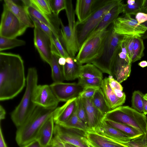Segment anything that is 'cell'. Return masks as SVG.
Segmentation results:
<instances>
[{
	"mask_svg": "<svg viewBox=\"0 0 147 147\" xmlns=\"http://www.w3.org/2000/svg\"><path fill=\"white\" fill-rule=\"evenodd\" d=\"M30 0V5L33 6L42 13L48 16H55L52 12L50 0Z\"/></svg>",
	"mask_w": 147,
	"mask_h": 147,
	"instance_id": "1f68e13d",
	"label": "cell"
},
{
	"mask_svg": "<svg viewBox=\"0 0 147 147\" xmlns=\"http://www.w3.org/2000/svg\"><path fill=\"white\" fill-rule=\"evenodd\" d=\"M144 98L147 101V93L144 94Z\"/></svg>",
	"mask_w": 147,
	"mask_h": 147,
	"instance_id": "91938a15",
	"label": "cell"
},
{
	"mask_svg": "<svg viewBox=\"0 0 147 147\" xmlns=\"http://www.w3.org/2000/svg\"><path fill=\"white\" fill-rule=\"evenodd\" d=\"M77 104V97L69 100L62 106L57 107L53 115L55 124L59 125L67 121L75 111Z\"/></svg>",
	"mask_w": 147,
	"mask_h": 147,
	"instance_id": "e0dca14e",
	"label": "cell"
},
{
	"mask_svg": "<svg viewBox=\"0 0 147 147\" xmlns=\"http://www.w3.org/2000/svg\"><path fill=\"white\" fill-rule=\"evenodd\" d=\"M20 147H43L36 140H34L31 142Z\"/></svg>",
	"mask_w": 147,
	"mask_h": 147,
	"instance_id": "7dc6e473",
	"label": "cell"
},
{
	"mask_svg": "<svg viewBox=\"0 0 147 147\" xmlns=\"http://www.w3.org/2000/svg\"><path fill=\"white\" fill-rule=\"evenodd\" d=\"M51 147H61L59 145L53 143H51L50 146Z\"/></svg>",
	"mask_w": 147,
	"mask_h": 147,
	"instance_id": "680465c9",
	"label": "cell"
},
{
	"mask_svg": "<svg viewBox=\"0 0 147 147\" xmlns=\"http://www.w3.org/2000/svg\"><path fill=\"white\" fill-rule=\"evenodd\" d=\"M100 88L88 87L84 88L82 91L78 96L82 98L92 99L94 96L96 90Z\"/></svg>",
	"mask_w": 147,
	"mask_h": 147,
	"instance_id": "7bdbcfd3",
	"label": "cell"
},
{
	"mask_svg": "<svg viewBox=\"0 0 147 147\" xmlns=\"http://www.w3.org/2000/svg\"><path fill=\"white\" fill-rule=\"evenodd\" d=\"M29 15L34 24L38 27L51 38L53 34L50 29L47 26L35 18L30 15Z\"/></svg>",
	"mask_w": 147,
	"mask_h": 147,
	"instance_id": "b9f144b4",
	"label": "cell"
},
{
	"mask_svg": "<svg viewBox=\"0 0 147 147\" xmlns=\"http://www.w3.org/2000/svg\"><path fill=\"white\" fill-rule=\"evenodd\" d=\"M103 118L128 125L142 134L146 132V115L129 106H121L111 109L104 115Z\"/></svg>",
	"mask_w": 147,
	"mask_h": 147,
	"instance_id": "5b68a950",
	"label": "cell"
},
{
	"mask_svg": "<svg viewBox=\"0 0 147 147\" xmlns=\"http://www.w3.org/2000/svg\"><path fill=\"white\" fill-rule=\"evenodd\" d=\"M38 79L36 68H28L25 92L20 102L11 115V119L17 128L24 122L37 106L33 101V96L34 90L37 85Z\"/></svg>",
	"mask_w": 147,
	"mask_h": 147,
	"instance_id": "3957f363",
	"label": "cell"
},
{
	"mask_svg": "<svg viewBox=\"0 0 147 147\" xmlns=\"http://www.w3.org/2000/svg\"><path fill=\"white\" fill-rule=\"evenodd\" d=\"M59 56L52 52L51 62V76L54 82H63L64 80L62 68L58 63Z\"/></svg>",
	"mask_w": 147,
	"mask_h": 147,
	"instance_id": "f546056e",
	"label": "cell"
},
{
	"mask_svg": "<svg viewBox=\"0 0 147 147\" xmlns=\"http://www.w3.org/2000/svg\"></svg>",
	"mask_w": 147,
	"mask_h": 147,
	"instance_id": "6125c7cd",
	"label": "cell"
},
{
	"mask_svg": "<svg viewBox=\"0 0 147 147\" xmlns=\"http://www.w3.org/2000/svg\"><path fill=\"white\" fill-rule=\"evenodd\" d=\"M145 49L143 40L141 37L136 36L135 38L131 62L140 60L144 56Z\"/></svg>",
	"mask_w": 147,
	"mask_h": 147,
	"instance_id": "d6a6232c",
	"label": "cell"
},
{
	"mask_svg": "<svg viewBox=\"0 0 147 147\" xmlns=\"http://www.w3.org/2000/svg\"><path fill=\"white\" fill-rule=\"evenodd\" d=\"M52 12L54 15L58 16L60 12L65 9L66 8V0H50Z\"/></svg>",
	"mask_w": 147,
	"mask_h": 147,
	"instance_id": "ab89813d",
	"label": "cell"
},
{
	"mask_svg": "<svg viewBox=\"0 0 147 147\" xmlns=\"http://www.w3.org/2000/svg\"><path fill=\"white\" fill-rule=\"evenodd\" d=\"M141 12L147 14V0H143Z\"/></svg>",
	"mask_w": 147,
	"mask_h": 147,
	"instance_id": "f907efd6",
	"label": "cell"
},
{
	"mask_svg": "<svg viewBox=\"0 0 147 147\" xmlns=\"http://www.w3.org/2000/svg\"><path fill=\"white\" fill-rule=\"evenodd\" d=\"M114 32L122 36L132 35L141 37L147 30L143 24H139L129 15L118 17L112 24Z\"/></svg>",
	"mask_w": 147,
	"mask_h": 147,
	"instance_id": "30bf717a",
	"label": "cell"
},
{
	"mask_svg": "<svg viewBox=\"0 0 147 147\" xmlns=\"http://www.w3.org/2000/svg\"><path fill=\"white\" fill-rule=\"evenodd\" d=\"M96 0H77L75 13L77 18V26L86 20L91 14Z\"/></svg>",
	"mask_w": 147,
	"mask_h": 147,
	"instance_id": "ffe728a7",
	"label": "cell"
},
{
	"mask_svg": "<svg viewBox=\"0 0 147 147\" xmlns=\"http://www.w3.org/2000/svg\"><path fill=\"white\" fill-rule=\"evenodd\" d=\"M4 3L14 14L28 28L34 25L24 6L18 5L11 0H4Z\"/></svg>",
	"mask_w": 147,
	"mask_h": 147,
	"instance_id": "603a6c76",
	"label": "cell"
},
{
	"mask_svg": "<svg viewBox=\"0 0 147 147\" xmlns=\"http://www.w3.org/2000/svg\"><path fill=\"white\" fill-rule=\"evenodd\" d=\"M26 82L23 60L18 54L0 53V100L12 99Z\"/></svg>",
	"mask_w": 147,
	"mask_h": 147,
	"instance_id": "6da1fadb",
	"label": "cell"
},
{
	"mask_svg": "<svg viewBox=\"0 0 147 147\" xmlns=\"http://www.w3.org/2000/svg\"><path fill=\"white\" fill-rule=\"evenodd\" d=\"M108 78L109 84L113 90H123V87L120 83L115 80L112 76H109Z\"/></svg>",
	"mask_w": 147,
	"mask_h": 147,
	"instance_id": "ee69618b",
	"label": "cell"
},
{
	"mask_svg": "<svg viewBox=\"0 0 147 147\" xmlns=\"http://www.w3.org/2000/svg\"><path fill=\"white\" fill-rule=\"evenodd\" d=\"M101 88L111 109L122 106L125 102L126 97L119 98L116 96L109 84L108 78L106 77L103 79Z\"/></svg>",
	"mask_w": 147,
	"mask_h": 147,
	"instance_id": "cb8c5ba5",
	"label": "cell"
},
{
	"mask_svg": "<svg viewBox=\"0 0 147 147\" xmlns=\"http://www.w3.org/2000/svg\"><path fill=\"white\" fill-rule=\"evenodd\" d=\"M79 78H102L103 75L102 72L97 67L92 63H89L81 66Z\"/></svg>",
	"mask_w": 147,
	"mask_h": 147,
	"instance_id": "f1b7e54d",
	"label": "cell"
},
{
	"mask_svg": "<svg viewBox=\"0 0 147 147\" xmlns=\"http://www.w3.org/2000/svg\"><path fill=\"white\" fill-rule=\"evenodd\" d=\"M123 5L121 2L112 8L105 14L98 25L86 39L93 36L106 29L109 25L113 24L118 18L119 14L123 12Z\"/></svg>",
	"mask_w": 147,
	"mask_h": 147,
	"instance_id": "ac0fdd59",
	"label": "cell"
},
{
	"mask_svg": "<svg viewBox=\"0 0 147 147\" xmlns=\"http://www.w3.org/2000/svg\"><path fill=\"white\" fill-rule=\"evenodd\" d=\"M136 0H128L127 1V4L129 5H132L135 3Z\"/></svg>",
	"mask_w": 147,
	"mask_h": 147,
	"instance_id": "6f0895ef",
	"label": "cell"
},
{
	"mask_svg": "<svg viewBox=\"0 0 147 147\" xmlns=\"http://www.w3.org/2000/svg\"><path fill=\"white\" fill-rule=\"evenodd\" d=\"M144 94L139 90L134 91L131 97V107L138 111L143 113Z\"/></svg>",
	"mask_w": 147,
	"mask_h": 147,
	"instance_id": "e575fe53",
	"label": "cell"
},
{
	"mask_svg": "<svg viewBox=\"0 0 147 147\" xmlns=\"http://www.w3.org/2000/svg\"><path fill=\"white\" fill-rule=\"evenodd\" d=\"M0 24V36L16 38L23 34L28 28L21 22L4 3Z\"/></svg>",
	"mask_w": 147,
	"mask_h": 147,
	"instance_id": "9c48e42d",
	"label": "cell"
},
{
	"mask_svg": "<svg viewBox=\"0 0 147 147\" xmlns=\"http://www.w3.org/2000/svg\"><path fill=\"white\" fill-rule=\"evenodd\" d=\"M143 0H136L134 4L129 5L123 4V13L124 15H136L141 12V8Z\"/></svg>",
	"mask_w": 147,
	"mask_h": 147,
	"instance_id": "8d00e7d4",
	"label": "cell"
},
{
	"mask_svg": "<svg viewBox=\"0 0 147 147\" xmlns=\"http://www.w3.org/2000/svg\"><path fill=\"white\" fill-rule=\"evenodd\" d=\"M102 119L108 125L119 130L131 139L143 134L138 130L127 125L105 119L103 117Z\"/></svg>",
	"mask_w": 147,
	"mask_h": 147,
	"instance_id": "484cf974",
	"label": "cell"
},
{
	"mask_svg": "<svg viewBox=\"0 0 147 147\" xmlns=\"http://www.w3.org/2000/svg\"><path fill=\"white\" fill-rule=\"evenodd\" d=\"M78 84L84 88L88 87H93L101 88L103 79L100 78H78Z\"/></svg>",
	"mask_w": 147,
	"mask_h": 147,
	"instance_id": "d590c367",
	"label": "cell"
},
{
	"mask_svg": "<svg viewBox=\"0 0 147 147\" xmlns=\"http://www.w3.org/2000/svg\"><path fill=\"white\" fill-rule=\"evenodd\" d=\"M84 135L89 141L97 147H129L120 142L111 140L88 128Z\"/></svg>",
	"mask_w": 147,
	"mask_h": 147,
	"instance_id": "d6986e66",
	"label": "cell"
},
{
	"mask_svg": "<svg viewBox=\"0 0 147 147\" xmlns=\"http://www.w3.org/2000/svg\"><path fill=\"white\" fill-rule=\"evenodd\" d=\"M122 36L114 32L112 25L110 26L109 32L101 54L91 62L102 72L107 74L111 76H112L113 66Z\"/></svg>",
	"mask_w": 147,
	"mask_h": 147,
	"instance_id": "8992f818",
	"label": "cell"
},
{
	"mask_svg": "<svg viewBox=\"0 0 147 147\" xmlns=\"http://www.w3.org/2000/svg\"><path fill=\"white\" fill-rule=\"evenodd\" d=\"M51 39L52 52L59 57H62L66 58L69 57L59 38L55 37L53 34Z\"/></svg>",
	"mask_w": 147,
	"mask_h": 147,
	"instance_id": "836d02e7",
	"label": "cell"
},
{
	"mask_svg": "<svg viewBox=\"0 0 147 147\" xmlns=\"http://www.w3.org/2000/svg\"><path fill=\"white\" fill-rule=\"evenodd\" d=\"M55 109L36 106L24 122L17 128L15 139L18 145L21 146L35 140L40 128L46 121L53 115Z\"/></svg>",
	"mask_w": 147,
	"mask_h": 147,
	"instance_id": "7a4b0ae2",
	"label": "cell"
},
{
	"mask_svg": "<svg viewBox=\"0 0 147 147\" xmlns=\"http://www.w3.org/2000/svg\"><path fill=\"white\" fill-rule=\"evenodd\" d=\"M82 98L86 112L88 128H93L101 121L104 115L94 105L91 99Z\"/></svg>",
	"mask_w": 147,
	"mask_h": 147,
	"instance_id": "7402d4cb",
	"label": "cell"
},
{
	"mask_svg": "<svg viewBox=\"0 0 147 147\" xmlns=\"http://www.w3.org/2000/svg\"><path fill=\"white\" fill-rule=\"evenodd\" d=\"M51 147V146H48V147Z\"/></svg>",
	"mask_w": 147,
	"mask_h": 147,
	"instance_id": "94428289",
	"label": "cell"
},
{
	"mask_svg": "<svg viewBox=\"0 0 147 147\" xmlns=\"http://www.w3.org/2000/svg\"><path fill=\"white\" fill-rule=\"evenodd\" d=\"M143 24L144 25L147 27V21L143 23ZM142 39L143 40L147 38V30L146 32L143 34V36L141 37Z\"/></svg>",
	"mask_w": 147,
	"mask_h": 147,
	"instance_id": "11a10c76",
	"label": "cell"
},
{
	"mask_svg": "<svg viewBox=\"0 0 147 147\" xmlns=\"http://www.w3.org/2000/svg\"><path fill=\"white\" fill-rule=\"evenodd\" d=\"M58 62L59 65L61 66H64L66 63V58L62 57H59L58 60Z\"/></svg>",
	"mask_w": 147,
	"mask_h": 147,
	"instance_id": "816d5d0a",
	"label": "cell"
},
{
	"mask_svg": "<svg viewBox=\"0 0 147 147\" xmlns=\"http://www.w3.org/2000/svg\"><path fill=\"white\" fill-rule=\"evenodd\" d=\"M136 36L132 35L123 36L126 49L128 56L131 61L135 38Z\"/></svg>",
	"mask_w": 147,
	"mask_h": 147,
	"instance_id": "60d3db41",
	"label": "cell"
},
{
	"mask_svg": "<svg viewBox=\"0 0 147 147\" xmlns=\"http://www.w3.org/2000/svg\"><path fill=\"white\" fill-rule=\"evenodd\" d=\"M110 27L86 39L80 48L75 59L79 64L91 63L101 54Z\"/></svg>",
	"mask_w": 147,
	"mask_h": 147,
	"instance_id": "52a82bcc",
	"label": "cell"
},
{
	"mask_svg": "<svg viewBox=\"0 0 147 147\" xmlns=\"http://www.w3.org/2000/svg\"><path fill=\"white\" fill-rule=\"evenodd\" d=\"M67 26H65L60 19V36L59 40L69 56L74 58L79 50L77 37L76 22L75 14L69 13L67 15Z\"/></svg>",
	"mask_w": 147,
	"mask_h": 147,
	"instance_id": "ba28073f",
	"label": "cell"
},
{
	"mask_svg": "<svg viewBox=\"0 0 147 147\" xmlns=\"http://www.w3.org/2000/svg\"><path fill=\"white\" fill-rule=\"evenodd\" d=\"M34 25V46L42 60L50 65L52 57L51 39L38 27Z\"/></svg>",
	"mask_w": 147,
	"mask_h": 147,
	"instance_id": "7c38bea8",
	"label": "cell"
},
{
	"mask_svg": "<svg viewBox=\"0 0 147 147\" xmlns=\"http://www.w3.org/2000/svg\"><path fill=\"white\" fill-rule=\"evenodd\" d=\"M53 136L57 137L62 142L76 146L78 147H89L86 137L70 131L59 125L54 126Z\"/></svg>",
	"mask_w": 147,
	"mask_h": 147,
	"instance_id": "9a60e30c",
	"label": "cell"
},
{
	"mask_svg": "<svg viewBox=\"0 0 147 147\" xmlns=\"http://www.w3.org/2000/svg\"><path fill=\"white\" fill-rule=\"evenodd\" d=\"M121 2V0H96L90 16L84 22L77 26L79 49L105 14L112 8Z\"/></svg>",
	"mask_w": 147,
	"mask_h": 147,
	"instance_id": "277c9868",
	"label": "cell"
},
{
	"mask_svg": "<svg viewBox=\"0 0 147 147\" xmlns=\"http://www.w3.org/2000/svg\"><path fill=\"white\" fill-rule=\"evenodd\" d=\"M86 141L89 147H97L95 145L86 138Z\"/></svg>",
	"mask_w": 147,
	"mask_h": 147,
	"instance_id": "9f6ffc18",
	"label": "cell"
},
{
	"mask_svg": "<svg viewBox=\"0 0 147 147\" xmlns=\"http://www.w3.org/2000/svg\"><path fill=\"white\" fill-rule=\"evenodd\" d=\"M90 129L111 140L119 142H127L132 140L119 130L108 125L102 119L94 127Z\"/></svg>",
	"mask_w": 147,
	"mask_h": 147,
	"instance_id": "2e32d148",
	"label": "cell"
},
{
	"mask_svg": "<svg viewBox=\"0 0 147 147\" xmlns=\"http://www.w3.org/2000/svg\"><path fill=\"white\" fill-rule=\"evenodd\" d=\"M135 18L139 24H142L147 21V14L138 12L135 15Z\"/></svg>",
	"mask_w": 147,
	"mask_h": 147,
	"instance_id": "bcb514c9",
	"label": "cell"
},
{
	"mask_svg": "<svg viewBox=\"0 0 147 147\" xmlns=\"http://www.w3.org/2000/svg\"><path fill=\"white\" fill-rule=\"evenodd\" d=\"M95 107L104 115L111 110L101 88L97 89L91 99Z\"/></svg>",
	"mask_w": 147,
	"mask_h": 147,
	"instance_id": "4316f807",
	"label": "cell"
},
{
	"mask_svg": "<svg viewBox=\"0 0 147 147\" xmlns=\"http://www.w3.org/2000/svg\"><path fill=\"white\" fill-rule=\"evenodd\" d=\"M50 86L59 102H66L77 97L84 88L76 83L54 82Z\"/></svg>",
	"mask_w": 147,
	"mask_h": 147,
	"instance_id": "4fadbf2b",
	"label": "cell"
},
{
	"mask_svg": "<svg viewBox=\"0 0 147 147\" xmlns=\"http://www.w3.org/2000/svg\"><path fill=\"white\" fill-rule=\"evenodd\" d=\"M58 125L67 129H76L83 132H85L88 128L78 117L76 109L67 121Z\"/></svg>",
	"mask_w": 147,
	"mask_h": 147,
	"instance_id": "83f0119b",
	"label": "cell"
},
{
	"mask_svg": "<svg viewBox=\"0 0 147 147\" xmlns=\"http://www.w3.org/2000/svg\"><path fill=\"white\" fill-rule=\"evenodd\" d=\"M6 114L5 111L3 107L0 106V120L1 121L5 119Z\"/></svg>",
	"mask_w": 147,
	"mask_h": 147,
	"instance_id": "681fc988",
	"label": "cell"
},
{
	"mask_svg": "<svg viewBox=\"0 0 147 147\" xmlns=\"http://www.w3.org/2000/svg\"><path fill=\"white\" fill-rule=\"evenodd\" d=\"M24 6L29 15L35 18L47 26L52 31L54 36L59 39L61 19L58 16H48L31 5Z\"/></svg>",
	"mask_w": 147,
	"mask_h": 147,
	"instance_id": "5bb4252c",
	"label": "cell"
},
{
	"mask_svg": "<svg viewBox=\"0 0 147 147\" xmlns=\"http://www.w3.org/2000/svg\"><path fill=\"white\" fill-rule=\"evenodd\" d=\"M26 43V42L23 40L0 36V51H1L16 47L23 46Z\"/></svg>",
	"mask_w": 147,
	"mask_h": 147,
	"instance_id": "4dcf8cb0",
	"label": "cell"
},
{
	"mask_svg": "<svg viewBox=\"0 0 147 147\" xmlns=\"http://www.w3.org/2000/svg\"><path fill=\"white\" fill-rule=\"evenodd\" d=\"M51 142L57 144L61 147H78L71 144L63 143L57 137L54 136Z\"/></svg>",
	"mask_w": 147,
	"mask_h": 147,
	"instance_id": "f6af8a7d",
	"label": "cell"
},
{
	"mask_svg": "<svg viewBox=\"0 0 147 147\" xmlns=\"http://www.w3.org/2000/svg\"><path fill=\"white\" fill-rule=\"evenodd\" d=\"M76 110L77 114L79 118L88 127V121L85 109L82 98L79 96L77 97Z\"/></svg>",
	"mask_w": 147,
	"mask_h": 147,
	"instance_id": "f35d334b",
	"label": "cell"
},
{
	"mask_svg": "<svg viewBox=\"0 0 147 147\" xmlns=\"http://www.w3.org/2000/svg\"><path fill=\"white\" fill-rule=\"evenodd\" d=\"M66 61L65 64L62 66L64 80H72L78 78L81 66L82 65L78 63L75 58L70 57L66 58Z\"/></svg>",
	"mask_w": 147,
	"mask_h": 147,
	"instance_id": "d4e9b609",
	"label": "cell"
},
{
	"mask_svg": "<svg viewBox=\"0 0 147 147\" xmlns=\"http://www.w3.org/2000/svg\"><path fill=\"white\" fill-rule=\"evenodd\" d=\"M143 113L146 115L147 114V101L144 99L143 101Z\"/></svg>",
	"mask_w": 147,
	"mask_h": 147,
	"instance_id": "f5cc1de1",
	"label": "cell"
},
{
	"mask_svg": "<svg viewBox=\"0 0 147 147\" xmlns=\"http://www.w3.org/2000/svg\"><path fill=\"white\" fill-rule=\"evenodd\" d=\"M123 143L129 147H147V131L139 137Z\"/></svg>",
	"mask_w": 147,
	"mask_h": 147,
	"instance_id": "74e56055",
	"label": "cell"
},
{
	"mask_svg": "<svg viewBox=\"0 0 147 147\" xmlns=\"http://www.w3.org/2000/svg\"><path fill=\"white\" fill-rule=\"evenodd\" d=\"M33 101L37 106L49 109H56L59 102L47 85L36 86L33 92Z\"/></svg>",
	"mask_w": 147,
	"mask_h": 147,
	"instance_id": "8fae6325",
	"label": "cell"
},
{
	"mask_svg": "<svg viewBox=\"0 0 147 147\" xmlns=\"http://www.w3.org/2000/svg\"><path fill=\"white\" fill-rule=\"evenodd\" d=\"M0 147H8L3 136L1 125L0 127Z\"/></svg>",
	"mask_w": 147,
	"mask_h": 147,
	"instance_id": "c3c4849f",
	"label": "cell"
},
{
	"mask_svg": "<svg viewBox=\"0 0 147 147\" xmlns=\"http://www.w3.org/2000/svg\"><path fill=\"white\" fill-rule=\"evenodd\" d=\"M138 65L142 68H144L147 66V61L145 60L139 62Z\"/></svg>",
	"mask_w": 147,
	"mask_h": 147,
	"instance_id": "db71d44e",
	"label": "cell"
},
{
	"mask_svg": "<svg viewBox=\"0 0 147 147\" xmlns=\"http://www.w3.org/2000/svg\"><path fill=\"white\" fill-rule=\"evenodd\" d=\"M53 115L49 117L43 125L35 139L43 147L50 146L53 137L55 122Z\"/></svg>",
	"mask_w": 147,
	"mask_h": 147,
	"instance_id": "44dd1931",
	"label": "cell"
}]
</instances>
